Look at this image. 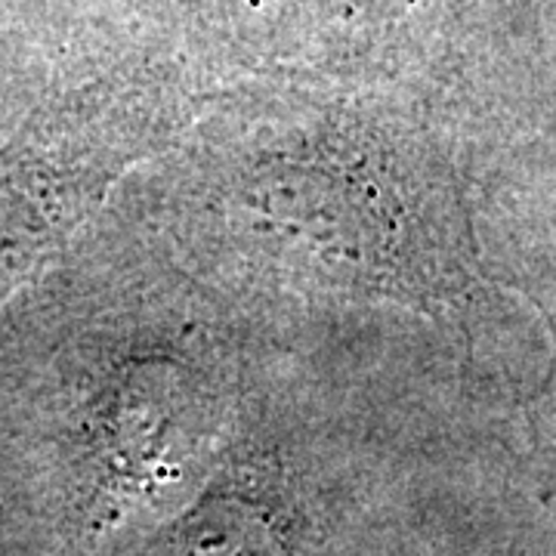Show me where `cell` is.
<instances>
[{
	"instance_id": "6da1fadb",
	"label": "cell",
	"mask_w": 556,
	"mask_h": 556,
	"mask_svg": "<svg viewBox=\"0 0 556 556\" xmlns=\"http://www.w3.org/2000/svg\"><path fill=\"white\" fill-rule=\"evenodd\" d=\"M201 139L207 241L239 266L321 294L442 316L482 294L448 155L420 121L356 100H260Z\"/></svg>"
},
{
	"instance_id": "7a4b0ae2",
	"label": "cell",
	"mask_w": 556,
	"mask_h": 556,
	"mask_svg": "<svg viewBox=\"0 0 556 556\" xmlns=\"http://www.w3.org/2000/svg\"><path fill=\"white\" fill-rule=\"evenodd\" d=\"M186 556H288L263 514L236 497L201 504L186 522Z\"/></svg>"
},
{
	"instance_id": "3957f363",
	"label": "cell",
	"mask_w": 556,
	"mask_h": 556,
	"mask_svg": "<svg viewBox=\"0 0 556 556\" xmlns=\"http://www.w3.org/2000/svg\"><path fill=\"white\" fill-rule=\"evenodd\" d=\"M538 497L556 517V455L544 457L538 467Z\"/></svg>"
}]
</instances>
